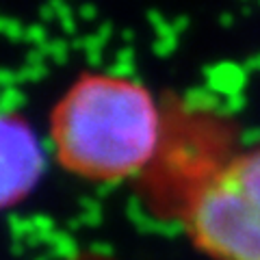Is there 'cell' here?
<instances>
[{
  "label": "cell",
  "instance_id": "6da1fadb",
  "mask_svg": "<svg viewBox=\"0 0 260 260\" xmlns=\"http://www.w3.org/2000/svg\"><path fill=\"white\" fill-rule=\"evenodd\" d=\"M167 107L128 76H80L50 115V145L65 172L89 182L139 180L165 133Z\"/></svg>",
  "mask_w": 260,
  "mask_h": 260
},
{
  "label": "cell",
  "instance_id": "7a4b0ae2",
  "mask_svg": "<svg viewBox=\"0 0 260 260\" xmlns=\"http://www.w3.org/2000/svg\"><path fill=\"white\" fill-rule=\"evenodd\" d=\"M221 119L195 109L167 107L165 133L152 165L141 178V195L158 217L180 221L184 208L232 158Z\"/></svg>",
  "mask_w": 260,
  "mask_h": 260
},
{
  "label": "cell",
  "instance_id": "3957f363",
  "mask_svg": "<svg viewBox=\"0 0 260 260\" xmlns=\"http://www.w3.org/2000/svg\"><path fill=\"white\" fill-rule=\"evenodd\" d=\"M180 223L210 260H260V141L232 154Z\"/></svg>",
  "mask_w": 260,
  "mask_h": 260
},
{
  "label": "cell",
  "instance_id": "277c9868",
  "mask_svg": "<svg viewBox=\"0 0 260 260\" xmlns=\"http://www.w3.org/2000/svg\"><path fill=\"white\" fill-rule=\"evenodd\" d=\"M46 167V154L26 121L0 113V210L22 202L35 189Z\"/></svg>",
  "mask_w": 260,
  "mask_h": 260
}]
</instances>
